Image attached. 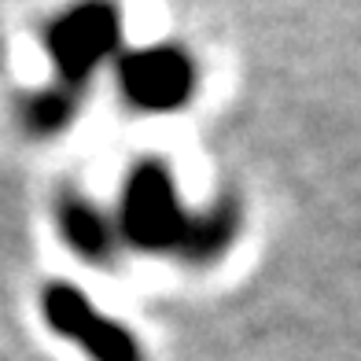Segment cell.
I'll list each match as a JSON object with an SVG mask.
<instances>
[{"instance_id": "6da1fadb", "label": "cell", "mask_w": 361, "mask_h": 361, "mask_svg": "<svg viewBox=\"0 0 361 361\" xmlns=\"http://www.w3.org/2000/svg\"><path fill=\"white\" fill-rule=\"evenodd\" d=\"M44 317L59 336L81 343V350L92 361H144L137 339L122 324L107 321L74 284H48Z\"/></svg>"}, {"instance_id": "7a4b0ae2", "label": "cell", "mask_w": 361, "mask_h": 361, "mask_svg": "<svg viewBox=\"0 0 361 361\" xmlns=\"http://www.w3.org/2000/svg\"><path fill=\"white\" fill-rule=\"evenodd\" d=\"M126 233L144 247H166L185 240V214L173 203V188L159 166H144L129 180L126 195Z\"/></svg>"}, {"instance_id": "3957f363", "label": "cell", "mask_w": 361, "mask_h": 361, "mask_svg": "<svg viewBox=\"0 0 361 361\" xmlns=\"http://www.w3.org/2000/svg\"><path fill=\"white\" fill-rule=\"evenodd\" d=\"M114 41H118V23H114L111 8L89 4V8L67 15L52 34V52H56L59 74L67 78V85H78L89 74V67H96L104 59V52H111Z\"/></svg>"}, {"instance_id": "277c9868", "label": "cell", "mask_w": 361, "mask_h": 361, "mask_svg": "<svg viewBox=\"0 0 361 361\" xmlns=\"http://www.w3.org/2000/svg\"><path fill=\"white\" fill-rule=\"evenodd\" d=\"M122 81H126V89L137 104L173 107L177 100L188 96L192 67L180 52H173V48H155V52H140L133 59H126Z\"/></svg>"}, {"instance_id": "5b68a950", "label": "cell", "mask_w": 361, "mask_h": 361, "mask_svg": "<svg viewBox=\"0 0 361 361\" xmlns=\"http://www.w3.org/2000/svg\"><path fill=\"white\" fill-rule=\"evenodd\" d=\"M63 228H67V236L85 255H104L107 251V228H104L96 210L81 207V203H67L63 207Z\"/></svg>"}]
</instances>
